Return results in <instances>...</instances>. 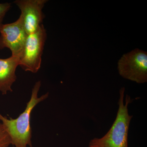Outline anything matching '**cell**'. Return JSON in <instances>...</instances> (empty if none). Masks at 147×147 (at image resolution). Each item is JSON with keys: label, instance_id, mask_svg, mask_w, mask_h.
Here are the masks:
<instances>
[{"label": "cell", "instance_id": "cell-6", "mask_svg": "<svg viewBox=\"0 0 147 147\" xmlns=\"http://www.w3.org/2000/svg\"><path fill=\"white\" fill-rule=\"evenodd\" d=\"M47 0H16L13 3L21 11L20 16L28 34L36 31L42 25L45 15L42 9Z\"/></svg>", "mask_w": 147, "mask_h": 147}, {"label": "cell", "instance_id": "cell-9", "mask_svg": "<svg viewBox=\"0 0 147 147\" xmlns=\"http://www.w3.org/2000/svg\"><path fill=\"white\" fill-rule=\"evenodd\" d=\"M11 7L10 3H0V28L3 25V21L6 13Z\"/></svg>", "mask_w": 147, "mask_h": 147}, {"label": "cell", "instance_id": "cell-1", "mask_svg": "<svg viewBox=\"0 0 147 147\" xmlns=\"http://www.w3.org/2000/svg\"><path fill=\"white\" fill-rule=\"evenodd\" d=\"M41 81L34 84L32 90L30 98L27 102L24 112L16 119L7 118L0 113V121L8 133L11 145L14 147H33L32 145V130L31 126V115L34 108L39 102L47 99L49 93L39 97L38 93Z\"/></svg>", "mask_w": 147, "mask_h": 147}, {"label": "cell", "instance_id": "cell-10", "mask_svg": "<svg viewBox=\"0 0 147 147\" xmlns=\"http://www.w3.org/2000/svg\"></svg>", "mask_w": 147, "mask_h": 147}, {"label": "cell", "instance_id": "cell-8", "mask_svg": "<svg viewBox=\"0 0 147 147\" xmlns=\"http://www.w3.org/2000/svg\"><path fill=\"white\" fill-rule=\"evenodd\" d=\"M11 145L10 137L2 124L0 123V147H9Z\"/></svg>", "mask_w": 147, "mask_h": 147}, {"label": "cell", "instance_id": "cell-5", "mask_svg": "<svg viewBox=\"0 0 147 147\" xmlns=\"http://www.w3.org/2000/svg\"><path fill=\"white\" fill-rule=\"evenodd\" d=\"M28 36L20 16L13 23L3 24L0 28V50L8 48L11 56L19 58Z\"/></svg>", "mask_w": 147, "mask_h": 147}, {"label": "cell", "instance_id": "cell-4", "mask_svg": "<svg viewBox=\"0 0 147 147\" xmlns=\"http://www.w3.org/2000/svg\"><path fill=\"white\" fill-rule=\"evenodd\" d=\"M119 74L124 79L144 84L147 82V53L136 49L124 54L118 63Z\"/></svg>", "mask_w": 147, "mask_h": 147}, {"label": "cell", "instance_id": "cell-2", "mask_svg": "<svg viewBox=\"0 0 147 147\" xmlns=\"http://www.w3.org/2000/svg\"><path fill=\"white\" fill-rule=\"evenodd\" d=\"M125 90L124 87L120 90L118 110L111 128L103 137L91 139L88 147H128L129 129L133 117L129 114L128 106L132 100L127 95L124 102Z\"/></svg>", "mask_w": 147, "mask_h": 147}, {"label": "cell", "instance_id": "cell-7", "mask_svg": "<svg viewBox=\"0 0 147 147\" xmlns=\"http://www.w3.org/2000/svg\"><path fill=\"white\" fill-rule=\"evenodd\" d=\"M19 66V58L11 56L0 59V92L5 95L13 91L11 87L16 81V70Z\"/></svg>", "mask_w": 147, "mask_h": 147}, {"label": "cell", "instance_id": "cell-3", "mask_svg": "<svg viewBox=\"0 0 147 147\" xmlns=\"http://www.w3.org/2000/svg\"><path fill=\"white\" fill-rule=\"evenodd\" d=\"M47 36L43 24L36 31L28 35L19 58V65L24 71L36 73L39 70Z\"/></svg>", "mask_w": 147, "mask_h": 147}]
</instances>
